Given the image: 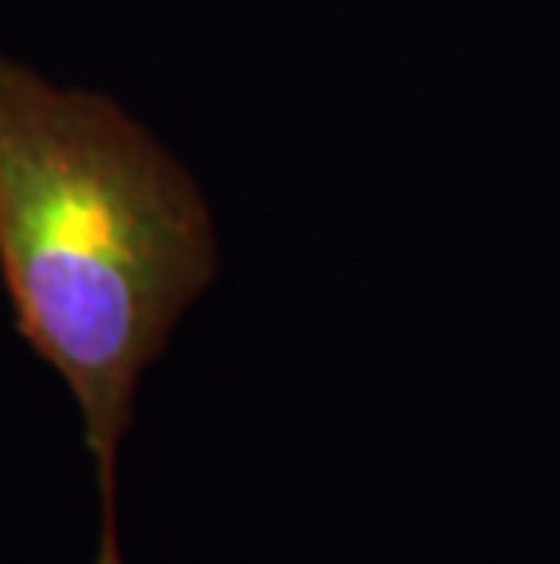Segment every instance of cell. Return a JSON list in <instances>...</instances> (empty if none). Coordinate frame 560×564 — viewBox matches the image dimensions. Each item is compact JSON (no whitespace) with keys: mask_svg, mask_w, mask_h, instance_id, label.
<instances>
[{"mask_svg":"<svg viewBox=\"0 0 560 564\" xmlns=\"http://www.w3.org/2000/svg\"><path fill=\"white\" fill-rule=\"evenodd\" d=\"M219 273L194 175L106 95L0 55V281L66 382L99 481V557L124 564L117 459L139 379Z\"/></svg>","mask_w":560,"mask_h":564,"instance_id":"1","label":"cell"}]
</instances>
